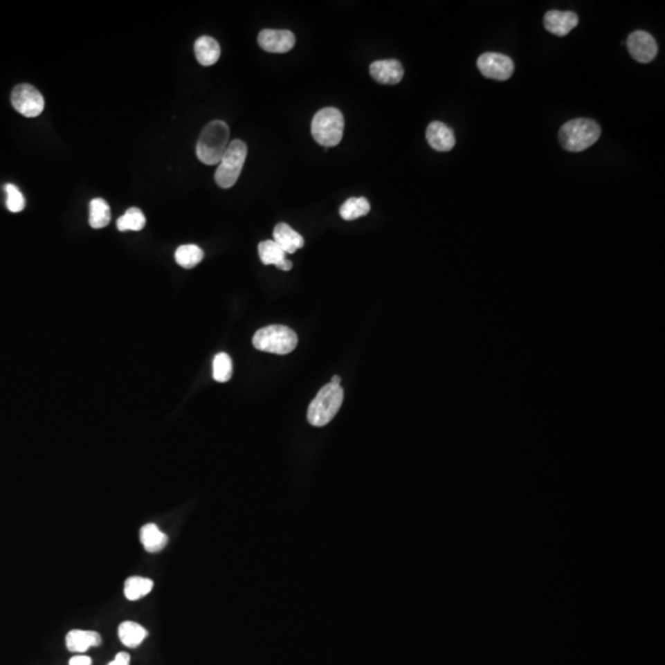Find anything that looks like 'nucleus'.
<instances>
[{
	"label": "nucleus",
	"mask_w": 665,
	"mask_h": 665,
	"mask_svg": "<svg viewBox=\"0 0 665 665\" xmlns=\"http://www.w3.org/2000/svg\"><path fill=\"white\" fill-rule=\"evenodd\" d=\"M230 145V127L224 121L207 123L196 145V156L206 165H215L221 162L224 152Z\"/></svg>",
	"instance_id": "f257e3e1"
},
{
	"label": "nucleus",
	"mask_w": 665,
	"mask_h": 665,
	"mask_svg": "<svg viewBox=\"0 0 665 665\" xmlns=\"http://www.w3.org/2000/svg\"><path fill=\"white\" fill-rule=\"evenodd\" d=\"M601 129L590 118H574L565 122L559 129V142L565 151L583 152L600 138Z\"/></svg>",
	"instance_id": "f03ea898"
},
{
	"label": "nucleus",
	"mask_w": 665,
	"mask_h": 665,
	"mask_svg": "<svg viewBox=\"0 0 665 665\" xmlns=\"http://www.w3.org/2000/svg\"><path fill=\"white\" fill-rule=\"evenodd\" d=\"M344 401V391L340 386L331 383L320 388L318 394L309 404L307 419L313 426H325L334 419Z\"/></svg>",
	"instance_id": "7ed1b4c3"
},
{
	"label": "nucleus",
	"mask_w": 665,
	"mask_h": 665,
	"mask_svg": "<svg viewBox=\"0 0 665 665\" xmlns=\"http://www.w3.org/2000/svg\"><path fill=\"white\" fill-rule=\"evenodd\" d=\"M312 137L323 147H336L344 134V116L336 107H325L314 115L311 125Z\"/></svg>",
	"instance_id": "20e7f679"
},
{
	"label": "nucleus",
	"mask_w": 665,
	"mask_h": 665,
	"mask_svg": "<svg viewBox=\"0 0 665 665\" xmlns=\"http://www.w3.org/2000/svg\"><path fill=\"white\" fill-rule=\"evenodd\" d=\"M297 344L296 333L285 325L264 327L253 336V345L255 349L277 355L290 354L296 349Z\"/></svg>",
	"instance_id": "39448f33"
},
{
	"label": "nucleus",
	"mask_w": 665,
	"mask_h": 665,
	"mask_svg": "<svg viewBox=\"0 0 665 665\" xmlns=\"http://www.w3.org/2000/svg\"><path fill=\"white\" fill-rule=\"evenodd\" d=\"M248 148L241 140L230 142L224 157L218 163V168L215 173V181L222 189H230L241 176L242 169L246 163Z\"/></svg>",
	"instance_id": "423d86ee"
},
{
	"label": "nucleus",
	"mask_w": 665,
	"mask_h": 665,
	"mask_svg": "<svg viewBox=\"0 0 665 665\" xmlns=\"http://www.w3.org/2000/svg\"><path fill=\"white\" fill-rule=\"evenodd\" d=\"M12 105L25 118H37L45 110V99L31 84H19L12 89Z\"/></svg>",
	"instance_id": "0eeeda50"
},
{
	"label": "nucleus",
	"mask_w": 665,
	"mask_h": 665,
	"mask_svg": "<svg viewBox=\"0 0 665 665\" xmlns=\"http://www.w3.org/2000/svg\"><path fill=\"white\" fill-rule=\"evenodd\" d=\"M477 67L486 78L495 80H507L514 73V62L511 58L502 53H483L478 61Z\"/></svg>",
	"instance_id": "6e6552de"
},
{
	"label": "nucleus",
	"mask_w": 665,
	"mask_h": 665,
	"mask_svg": "<svg viewBox=\"0 0 665 665\" xmlns=\"http://www.w3.org/2000/svg\"><path fill=\"white\" fill-rule=\"evenodd\" d=\"M257 44L268 53H286L293 48L296 37L289 30L265 28L257 36Z\"/></svg>",
	"instance_id": "1a4fd4ad"
},
{
	"label": "nucleus",
	"mask_w": 665,
	"mask_h": 665,
	"mask_svg": "<svg viewBox=\"0 0 665 665\" xmlns=\"http://www.w3.org/2000/svg\"><path fill=\"white\" fill-rule=\"evenodd\" d=\"M627 48L631 56L639 63L653 61L658 53V46L652 35L646 31H635L627 39Z\"/></svg>",
	"instance_id": "9d476101"
},
{
	"label": "nucleus",
	"mask_w": 665,
	"mask_h": 665,
	"mask_svg": "<svg viewBox=\"0 0 665 665\" xmlns=\"http://www.w3.org/2000/svg\"><path fill=\"white\" fill-rule=\"evenodd\" d=\"M370 74L380 84L396 85L404 77V69L397 60H383L371 63Z\"/></svg>",
	"instance_id": "9b49d317"
},
{
	"label": "nucleus",
	"mask_w": 665,
	"mask_h": 665,
	"mask_svg": "<svg viewBox=\"0 0 665 665\" xmlns=\"http://www.w3.org/2000/svg\"><path fill=\"white\" fill-rule=\"evenodd\" d=\"M579 19L576 12H561V10H551L546 12L543 17V25L547 30L556 36H565L570 34L573 28H576Z\"/></svg>",
	"instance_id": "f8f14e48"
},
{
	"label": "nucleus",
	"mask_w": 665,
	"mask_h": 665,
	"mask_svg": "<svg viewBox=\"0 0 665 665\" xmlns=\"http://www.w3.org/2000/svg\"><path fill=\"white\" fill-rule=\"evenodd\" d=\"M426 140L431 148L437 152L451 151L456 143L453 129L440 121H434L428 126Z\"/></svg>",
	"instance_id": "ddd939ff"
},
{
	"label": "nucleus",
	"mask_w": 665,
	"mask_h": 665,
	"mask_svg": "<svg viewBox=\"0 0 665 665\" xmlns=\"http://www.w3.org/2000/svg\"><path fill=\"white\" fill-rule=\"evenodd\" d=\"M101 642H102V638L100 633L95 631L72 630L68 632L66 637L68 650L74 653H84L90 647H99Z\"/></svg>",
	"instance_id": "4468645a"
},
{
	"label": "nucleus",
	"mask_w": 665,
	"mask_h": 665,
	"mask_svg": "<svg viewBox=\"0 0 665 665\" xmlns=\"http://www.w3.org/2000/svg\"><path fill=\"white\" fill-rule=\"evenodd\" d=\"M274 242L277 246L286 253V254H293L298 249L304 246V239L302 235L297 233L296 230L291 228L287 224H276L274 228Z\"/></svg>",
	"instance_id": "2eb2a0df"
},
{
	"label": "nucleus",
	"mask_w": 665,
	"mask_h": 665,
	"mask_svg": "<svg viewBox=\"0 0 665 665\" xmlns=\"http://www.w3.org/2000/svg\"><path fill=\"white\" fill-rule=\"evenodd\" d=\"M194 51L196 60L205 67L213 66L221 57L219 44L211 36H201L196 39Z\"/></svg>",
	"instance_id": "dca6fc26"
},
{
	"label": "nucleus",
	"mask_w": 665,
	"mask_h": 665,
	"mask_svg": "<svg viewBox=\"0 0 665 665\" xmlns=\"http://www.w3.org/2000/svg\"><path fill=\"white\" fill-rule=\"evenodd\" d=\"M147 636L148 631L145 627L134 621H125L118 626V638L123 646L129 648H137Z\"/></svg>",
	"instance_id": "f3484780"
},
{
	"label": "nucleus",
	"mask_w": 665,
	"mask_h": 665,
	"mask_svg": "<svg viewBox=\"0 0 665 665\" xmlns=\"http://www.w3.org/2000/svg\"><path fill=\"white\" fill-rule=\"evenodd\" d=\"M140 543L147 552H159L168 543V536L156 524H147L140 529Z\"/></svg>",
	"instance_id": "a211bd4d"
},
{
	"label": "nucleus",
	"mask_w": 665,
	"mask_h": 665,
	"mask_svg": "<svg viewBox=\"0 0 665 665\" xmlns=\"http://www.w3.org/2000/svg\"><path fill=\"white\" fill-rule=\"evenodd\" d=\"M153 587H154V583L149 578L129 576V578H127V581H125L123 593H125V596L127 598V600L136 601V600H140V599L151 593Z\"/></svg>",
	"instance_id": "6ab92c4d"
},
{
	"label": "nucleus",
	"mask_w": 665,
	"mask_h": 665,
	"mask_svg": "<svg viewBox=\"0 0 665 665\" xmlns=\"http://www.w3.org/2000/svg\"><path fill=\"white\" fill-rule=\"evenodd\" d=\"M89 224L94 230L107 227L111 221V210L104 199H94L90 201Z\"/></svg>",
	"instance_id": "aec40b11"
},
{
	"label": "nucleus",
	"mask_w": 665,
	"mask_h": 665,
	"mask_svg": "<svg viewBox=\"0 0 665 665\" xmlns=\"http://www.w3.org/2000/svg\"><path fill=\"white\" fill-rule=\"evenodd\" d=\"M203 257V250L196 244H185L179 246L175 252V262L184 268H195L201 263Z\"/></svg>",
	"instance_id": "412c9836"
},
{
	"label": "nucleus",
	"mask_w": 665,
	"mask_h": 665,
	"mask_svg": "<svg viewBox=\"0 0 665 665\" xmlns=\"http://www.w3.org/2000/svg\"><path fill=\"white\" fill-rule=\"evenodd\" d=\"M371 206L365 197H352L344 202L340 207V217L345 221H354L363 217L370 212Z\"/></svg>",
	"instance_id": "4be33fe9"
},
{
	"label": "nucleus",
	"mask_w": 665,
	"mask_h": 665,
	"mask_svg": "<svg viewBox=\"0 0 665 665\" xmlns=\"http://www.w3.org/2000/svg\"><path fill=\"white\" fill-rule=\"evenodd\" d=\"M145 213L140 211L137 207L129 208L126 213L118 219V230L120 232H127L134 230L138 232L145 228Z\"/></svg>",
	"instance_id": "5701e85b"
},
{
	"label": "nucleus",
	"mask_w": 665,
	"mask_h": 665,
	"mask_svg": "<svg viewBox=\"0 0 665 665\" xmlns=\"http://www.w3.org/2000/svg\"><path fill=\"white\" fill-rule=\"evenodd\" d=\"M259 257L264 265L277 266L286 259V253L274 241H264L257 246Z\"/></svg>",
	"instance_id": "b1692460"
},
{
	"label": "nucleus",
	"mask_w": 665,
	"mask_h": 665,
	"mask_svg": "<svg viewBox=\"0 0 665 665\" xmlns=\"http://www.w3.org/2000/svg\"><path fill=\"white\" fill-rule=\"evenodd\" d=\"M232 375H233L232 358L228 354L219 352L213 358V379L219 383H224L230 380Z\"/></svg>",
	"instance_id": "393cba45"
},
{
	"label": "nucleus",
	"mask_w": 665,
	"mask_h": 665,
	"mask_svg": "<svg viewBox=\"0 0 665 665\" xmlns=\"http://www.w3.org/2000/svg\"><path fill=\"white\" fill-rule=\"evenodd\" d=\"M6 192L8 210L12 213L21 212L26 206V202H25V197L21 194V191L19 190L17 185L6 184Z\"/></svg>",
	"instance_id": "a878e982"
},
{
	"label": "nucleus",
	"mask_w": 665,
	"mask_h": 665,
	"mask_svg": "<svg viewBox=\"0 0 665 665\" xmlns=\"http://www.w3.org/2000/svg\"><path fill=\"white\" fill-rule=\"evenodd\" d=\"M129 662H131L129 654L126 653V652H121L115 657V659L110 662L107 665H129Z\"/></svg>",
	"instance_id": "bb28decb"
},
{
	"label": "nucleus",
	"mask_w": 665,
	"mask_h": 665,
	"mask_svg": "<svg viewBox=\"0 0 665 665\" xmlns=\"http://www.w3.org/2000/svg\"><path fill=\"white\" fill-rule=\"evenodd\" d=\"M69 665H91V658L88 655H75L69 660Z\"/></svg>",
	"instance_id": "cd10ccee"
},
{
	"label": "nucleus",
	"mask_w": 665,
	"mask_h": 665,
	"mask_svg": "<svg viewBox=\"0 0 665 665\" xmlns=\"http://www.w3.org/2000/svg\"><path fill=\"white\" fill-rule=\"evenodd\" d=\"M292 266H293V265H292L290 260L285 259V260H282L276 268H280V270H284V271H290Z\"/></svg>",
	"instance_id": "c85d7f7f"
},
{
	"label": "nucleus",
	"mask_w": 665,
	"mask_h": 665,
	"mask_svg": "<svg viewBox=\"0 0 665 665\" xmlns=\"http://www.w3.org/2000/svg\"><path fill=\"white\" fill-rule=\"evenodd\" d=\"M340 382L341 379L339 377V376H334V377L331 379V381H330V383H331V385H334V386H340Z\"/></svg>",
	"instance_id": "c756f323"
}]
</instances>
